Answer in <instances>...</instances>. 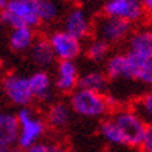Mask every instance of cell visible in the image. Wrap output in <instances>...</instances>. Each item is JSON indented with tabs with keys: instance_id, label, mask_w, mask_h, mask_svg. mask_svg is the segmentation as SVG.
I'll return each mask as SVG.
<instances>
[{
	"instance_id": "6da1fadb",
	"label": "cell",
	"mask_w": 152,
	"mask_h": 152,
	"mask_svg": "<svg viewBox=\"0 0 152 152\" xmlns=\"http://www.w3.org/2000/svg\"><path fill=\"white\" fill-rule=\"evenodd\" d=\"M104 73L109 81H132L152 87V58H138L127 51L110 54Z\"/></svg>"
},
{
	"instance_id": "7a4b0ae2",
	"label": "cell",
	"mask_w": 152,
	"mask_h": 152,
	"mask_svg": "<svg viewBox=\"0 0 152 152\" xmlns=\"http://www.w3.org/2000/svg\"><path fill=\"white\" fill-rule=\"evenodd\" d=\"M19 132H17V148L26 151L33 144L42 141L47 134V123L40 113H37L31 106L22 107L16 113Z\"/></svg>"
},
{
	"instance_id": "3957f363",
	"label": "cell",
	"mask_w": 152,
	"mask_h": 152,
	"mask_svg": "<svg viewBox=\"0 0 152 152\" xmlns=\"http://www.w3.org/2000/svg\"><path fill=\"white\" fill-rule=\"evenodd\" d=\"M68 106L75 115L88 120L102 118L110 112L107 93H95L90 90H84V88H76L73 93H70Z\"/></svg>"
},
{
	"instance_id": "277c9868",
	"label": "cell",
	"mask_w": 152,
	"mask_h": 152,
	"mask_svg": "<svg viewBox=\"0 0 152 152\" xmlns=\"http://www.w3.org/2000/svg\"><path fill=\"white\" fill-rule=\"evenodd\" d=\"M0 22L10 28H36L40 25L36 0H8Z\"/></svg>"
},
{
	"instance_id": "5b68a950",
	"label": "cell",
	"mask_w": 152,
	"mask_h": 152,
	"mask_svg": "<svg viewBox=\"0 0 152 152\" xmlns=\"http://www.w3.org/2000/svg\"><path fill=\"white\" fill-rule=\"evenodd\" d=\"M115 126L118 127L123 137L124 146L138 148L143 138V134L146 130V124L130 107H120L112 115Z\"/></svg>"
},
{
	"instance_id": "8992f818",
	"label": "cell",
	"mask_w": 152,
	"mask_h": 152,
	"mask_svg": "<svg viewBox=\"0 0 152 152\" xmlns=\"http://www.w3.org/2000/svg\"><path fill=\"white\" fill-rule=\"evenodd\" d=\"M93 33L95 37L104 40L112 47L127 40L129 34L132 33V25L124 20L101 14L96 20H93Z\"/></svg>"
},
{
	"instance_id": "52a82bcc",
	"label": "cell",
	"mask_w": 152,
	"mask_h": 152,
	"mask_svg": "<svg viewBox=\"0 0 152 152\" xmlns=\"http://www.w3.org/2000/svg\"><path fill=\"white\" fill-rule=\"evenodd\" d=\"M2 92L10 104L17 106L19 109L30 107L33 102V95L28 84V76L22 73L11 72L3 76L2 81Z\"/></svg>"
},
{
	"instance_id": "ba28073f",
	"label": "cell",
	"mask_w": 152,
	"mask_h": 152,
	"mask_svg": "<svg viewBox=\"0 0 152 152\" xmlns=\"http://www.w3.org/2000/svg\"><path fill=\"white\" fill-rule=\"evenodd\" d=\"M54 58L59 61H75L82 54V42L73 37L72 34L65 33L64 30H54L47 36Z\"/></svg>"
},
{
	"instance_id": "9c48e42d",
	"label": "cell",
	"mask_w": 152,
	"mask_h": 152,
	"mask_svg": "<svg viewBox=\"0 0 152 152\" xmlns=\"http://www.w3.org/2000/svg\"><path fill=\"white\" fill-rule=\"evenodd\" d=\"M62 30L82 42L84 39H88L93 34V19L86 8L72 6L64 14Z\"/></svg>"
},
{
	"instance_id": "30bf717a",
	"label": "cell",
	"mask_w": 152,
	"mask_h": 152,
	"mask_svg": "<svg viewBox=\"0 0 152 152\" xmlns=\"http://www.w3.org/2000/svg\"><path fill=\"white\" fill-rule=\"evenodd\" d=\"M102 14L124 20L130 25L138 23L144 19L143 6L138 0H107L102 5Z\"/></svg>"
},
{
	"instance_id": "8fae6325",
	"label": "cell",
	"mask_w": 152,
	"mask_h": 152,
	"mask_svg": "<svg viewBox=\"0 0 152 152\" xmlns=\"http://www.w3.org/2000/svg\"><path fill=\"white\" fill-rule=\"evenodd\" d=\"M79 67L75 61H59L54 72V88L62 95L73 93L79 86Z\"/></svg>"
},
{
	"instance_id": "7c38bea8",
	"label": "cell",
	"mask_w": 152,
	"mask_h": 152,
	"mask_svg": "<svg viewBox=\"0 0 152 152\" xmlns=\"http://www.w3.org/2000/svg\"><path fill=\"white\" fill-rule=\"evenodd\" d=\"M28 84H30V90L33 95V101L36 99L42 104L53 101L54 96V84H53V78L50 76L47 70H36L28 76Z\"/></svg>"
},
{
	"instance_id": "4fadbf2b",
	"label": "cell",
	"mask_w": 152,
	"mask_h": 152,
	"mask_svg": "<svg viewBox=\"0 0 152 152\" xmlns=\"http://www.w3.org/2000/svg\"><path fill=\"white\" fill-rule=\"evenodd\" d=\"M127 53L138 58H152V30L137 28L127 37Z\"/></svg>"
},
{
	"instance_id": "5bb4252c",
	"label": "cell",
	"mask_w": 152,
	"mask_h": 152,
	"mask_svg": "<svg viewBox=\"0 0 152 152\" xmlns=\"http://www.w3.org/2000/svg\"><path fill=\"white\" fill-rule=\"evenodd\" d=\"M17 132L19 124L17 116L11 110H0V148L6 151L14 149L17 144Z\"/></svg>"
},
{
	"instance_id": "9a60e30c",
	"label": "cell",
	"mask_w": 152,
	"mask_h": 152,
	"mask_svg": "<svg viewBox=\"0 0 152 152\" xmlns=\"http://www.w3.org/2000/svg\"><path fill=\"white\" fill-rule=\"evenodd\" d=\"M72 109L65 101H54L51 102L47 109V116L45 123L47 126H50L54 130H62L65 129L72 121Z\"/></svg>"
},
{
	"instance_id": "2e32d148",
	"label": "cell",
	"mask_w": 152,
	"mask_h": 152,
	"mask_svg": "<svg viewBox=\"0 0 152 152\" xmlns=\"http://www.w3.org/2000/svg\"><path fill=\"white\" fill-rule=\"evenodd\" d=\"M30 59L34 65L39 67V70H45L56 62V58H54L47 37H37L34 40L33 47L30 48Z\"/></svg>"
},
{
	"instance_id": "e0dca14e",
	"label": "cell",
	"mask_w": 152,
	"mask_h": 152,
	"mask_svg": "<svg viewBox=\"0 0 152 152\" xmlns=\"http://www.w3.org/2000/svg\"><path fill=\"white\" fill-rule=\"evenodd\" d=\"M37 34L33 28H12L8 36V45L14 53L30 51Z\"/></svg>"
},
{
	"instance_id": "ac0fdd59",
	"label": "cell",
	"mask_w": 152,
	"mask_h": 152,
	"mask_svg": "<svg viewBox=\"0 0 152 152\" xmlns=\"http://www.w3.org/2000/svg\"><path fill=\"white\" fill-rule=\"evenodd\" d=\"M109 78L104 72L101 70H88L79 76V86L78 88H84V90H90L95 93H102L106 95L109 88Z\"/></svg>"
},
{
	"instance_id": "d6986e66",
	"label": "cell",
	"mask_w": 152,
	"mask_h": 152,
	"mask_svg": "<svg viewBox=\"0 0 152 152\" xmlns=\"http://www.w3.org/2000/svg\"><path fill=\"white\" fill-rule=\"evenodd\" d=\"M130 109L144 121L146 126H152V88L135 98Z\"/></svg>"
},
{
	"instance_id": "ffe728a7",
	"label": "cell",
	"mask_w": 152,
	"mask_h": 152,
	"mask_svg": "<svg viewBox=\"0 0 152 152\" xmlns=\"http://www.w3.org/2000/svg\"><path fill=\"white\" fill-rule=\"evenodd\" d=\"M86 56L92 62H104L110 56V45L98 37H92L86 45Z\"/></svg>"
},
{
	"instance_id": "44dd1931",
	"label": "cell",
	"mask_w": 152,
	"mask_h": 152,
	"mask_svg": "<svg viewBox=\"0 0 152 152\" xmlns=\"http://www.w3.org/2000/svg\"><path fill=\"white\" fill-rule=\"evenodd\" d=\"M36 5H37V16H39L40 23H51L61 14V8L56 2H51V0H36Z\"/></svg>"
},
{
	"instance_id": "7402d4cb",
	"label": "cell",
	"mask_w": 152,
	"mask_h": 152,
	"mask_svg": "<svg viewBox=\"0 0 152 152\" xmlns=\"http://www.w3.org/2000/svg\"><path fill=\"white\" fill-rule=\"evenodd\" d=\"M99 134L107 143L113 144V146H124L123 137L112 118H104L99 123Z\"/></svg>"
},
{
	"instance_id": "603a6c76",
	"label": "cell",
	"mask_w": 152,
	"mask_h": 152,
	"mask_svg": "<svg viewBox=\"0 0 152 152\" xmlns=\"http://www.w3.org/2000/svg\"><path fill=\"white\" fill-rule=\"evenodd\" d=\"M138 148L141 149V152H152V126H146Z\"/></svg>"
},
{
	"instance_id": "cb8c5ba5",
	"label": "cell",
	"mask_w": 152,
	"mask_h": 152,
	"mask_svg": "<svg viewBox=\"0 0 152 152\" xmlns=\"http://www.w3.org/2000/svg\"><path fill=\"white\" fill-rule=\"evenodd\" d=\"M56 144L54 143H48V141H39L36 144H33L31 148H28L25 152H54Z\"/></svg>"
},
{
	"instance_id": "d4e9b609",
	"label": "cell",
	"mask_w": 152,
	"mask_h": 152,
	"mask_svg": "<svg viewBox=\"0 0 152 152\" xmlns=\"http://www.w3.org/2000/svg\"><path fill=\"white\" fill-rule=\"evenodd\" d=\"M141 6H143L144 17H148L149 20H152V0H144V2H141Z\"/></svg>"
},
{
	"instance_id": "484cf974",
	"label": "cell",
	"mask_w": 152,
	"mask_h": 152,
	"mask_svg": "<svg viewBox=\"0 0 152 152\" xmlns=\"http://www.w3.org/2000/svg\"><path fill=\"white\" fill-rule=\"evenodd\" d=\"M54 152H70L67 148H64V146H59V144H56V149H54Z\"/></svg>"
},
{
	"instance_id": "4316f807",
	"label": "cell",
	"mask_w": 152,
	"mask_h": 152,
	"mask_svg": "<svg viewBox=\"0 0 152 152\" xmlns=\"http://www.w3.org/2000/svg\"><path fill=\"white\" fill-rule=\"evenodd\" d=\"M6 3H8V0H0V12H2V11L5 10Z\"/></svg>"
},
{
	"instance_id": "83f0119b",
	"label": "cell",
	"mask_w": 152,
	"mask_h": 152,
	"mask_svg": "<svg viewBox=\"0 0 152 152\" xmlns=\"http://www.w3.org/2000/svg\"><path fill=\"white\" fill-rule=\"evenodd\" d=\"M10 152H25V151H22V149H19V148H14V149H11Z\"/></svg>"
},
{
	"instance_id": "f1b7e54d",
	"label": "cell",
	"mask_w": 152,
	"mask_h": 152,
	"mask_svg": "<svg viewBox=\"0 0 152 152\" xmlns=\"http://www.w3.org/2000/svg\"><path fill=\"white\" fill-rule=\"evenodd\" d=\"M2 67H3V59L0 58V70H2Z\"/></svg>"
}]
</instances>
